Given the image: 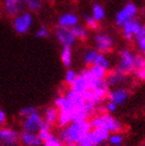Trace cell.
<instances>
[{"label": "cell", "instance_id": "cell-1", "mask_svg": "<svg viewBox=\"0 0 145 146\" xmlns=\"http://www.w3.org/2000/svg\"><path fill=\"white\" fill-rule=\"evenodd\" d=\"M92 129L89 120L81 119V120L72 121L67 127H61V131L59 132L60 140L62 143L67 146H76L79 140L83 137L85 134L90 132Z\"/></svg>", "mask_w": 145, "mask_h": 146}, {"label": "cell", "instance_id": "cell-2", "mask_svg": "<svg viewBox=\"0 0 145 146\" xmlns=\"http://www.w3.org/2000/svg\"><path fill=\"white\" fill-rule=\"evenodd\" d=\"M92 129H104L108 131L110 134L112 133H120L122 129V123L114 117L112 114L103 113V114H95L89 120Z\"/></svg>", "mask_w": 145, "mask_h": 146}, {"label": "cell", "instance_id": "cell-3", "mask_svg": "<svg viewBox=\"0 0 145 146\" xmlns=\"http://www.w3.org/2000/svg\"><path fill=\"white\" fill-rule=\"evenodd\" d=\"M67 98L70 101L72 109V121L81 120V119H87L89 117L88 111H87V105L85 98L82 94L76 92L74 90L70 89L63 93Z\"/></svg>", "mask_w": 145, "mask_h": 146}, {"label": "cell", "instance_id": "cell-4", "mask_svg": "<svg viewBox=\"0 0 145 146\" xmlns=\"http://www.w3.org/2000/svg\"><path fill=\"white\" fill-rule=\"evenodd\" d=\"M110 133L104 129H92L83 136L76 146H98L108 141Z\"/></svg>", "mask_w": 145, "mask_h": 146}, {"label": "cell", "instance_id": "cell-5", "mask_svg": "<svg viewBox=\"0 0 145 146\" xmlns=\"http://www.w3.org/2000/svg\"><path fill=\"white\" fill-rule=\"evenodd\" d=\"M135 60H136V54L133 53L131 50L128 49L120 50L118 53L116 70L126 76L131 73H135Z\"/></svg>", "mask_w": 145, "mask_h": 146}, {"label": "cell", "instance_id": "cell-6", "mask_svg": "<svg viewBox=\"0 0 145 146\" xmlns=\"http://www.w3.org/2000/svg\"><path fill=\"white\" fill-rule=\"evenodd\" d=\"M137 16H138V6L134 2H128L116 13L114 22L116 26L121 28L128 22L136 20Z\"/></svg>", "mask_w": 145, "mask_h": 146}, {"label": "cell", "instance_id": "cell-7", "mask_svg": "<svg viewBox=\"0 0 145 146\" xmlns=\"http://www.w3.org/2000/svg\"><path fill=\"white\" fill-rule=\"evenodd\" d=\"M33 25V16L29 11H22L13 20V28L18 34H26Z\"/></svg>", "mask_w": 145, "mask_h": 146}, {"label": "cell", "instance_id": "cell-8", "mask_svg": "<svg viewBox=\"0 0 145 146\" xmlns=\"http://www.w3.org/2000/svg\"><path fill=\"white\" fill-rule=\"evenodd\" d=\"M94 49L102 54H108L114 48V38L106 32H98L94 35L93 38Z\"/></svg>", "mask_w": 145, "mask_h": 146}, {"label": "cell", "instance_id": "cell-9", "mask_svg": "<svg viewBox=\"0 0 145 146\" xmlns=\"http://www.w3.org/2000/svg\"><path fill=\"white\" fill-rule=\"evenodd\" d=\"M108 91L109 87L107 86V84H104L102 86L94 88V89L87 90L86 92H84L82 96H83L86 102H89V103H92V104L98 106L107 98Z\"/></svg>", "mask_w": 145, "mask_h": 146}, {"label": "cell", "instance_id": "cell-10", "mask_svg": "<svg viewBox=\"0 0 145 146\" xmlns=\"http://www.w3.org/2000/svg\"><path fill=\"white\" fill-rule=\"evenodd\" d=\"M43 122H44V118L39 112L32 113L31 115L24 117V120L22 122V132L37 134Z\"/></svg>", "mask_w": 145, "mask_h": 146}, {"label": "cell", "instance_id": "cell-11", "mask_svg": "<svg viewBox=\"0 0 145 146\" xmlns=\"http://www.w3.org/2000/svg\"><path fill=\"white\" fill-rule=\"evenodd\" d=\"M130 98V92L128 90L124 87H121V86H118V87L111 88V89L108 91V94H107V98L108 101L114 103L117 107L121 106V105L126 104V101Z\"/></svg>", "mask_w": 145, "mask_h": 146}, {"label": "cell", "instance_id": "cell-12", "mask_svg": "<svg viewBox=\"0 0 145 146\" xmlns=\"http://www.w3.org/2000/svg\"><path fill=\"white\" fill-rule=\"evenodd\" d=\"M55 37L57 42L61 45V47H70L72 48L77 39L72 35L71 29L62 28V27H56L55 29Z\"/></svg>", "mask_w": 145, "mask_h": 146}, {"label": "cell", "instance_id": "cell-13", "mask_svg": "<svg viewBox=\"0 0 145 146\" xmlns=\"http://www.w3.org/2000/svg\"><path fill=\"white\" fill-rule=\"evenodd\" d=\"M79 22H80V18L78 15L72 11H67L59 16L57 20V26L62 28L72 29V27L79 25Z\"/></svg>", "mask_w": 145, "mask_h": 146}, {"label": "cell", "instance_id": "cell-14", "mask_svg": "<svg viewBox=\"0 0 145 146\" xmlns=\"http://www.w3.org/2000/svg\"><path fill=\"white\" fill-rule=\"evenodd\" d=\"M19 140L20 135L16 129L11 127H0V141L3 143V145H16Z\"/></svg>", "mask_w": 145, "mask_h": 146}, {"label": "cell", "instance_id": "cell-15", "mask_svg": "<svg viewBox=\"0 0 145 146\" xmlns=\"http://www.w3.org/2000/svg\"><path fill=\"white\" fill-rule=\"evenodd\" d=\"M142 25V23L138 21V20H133L130 21L126 24L121 27V31H122V36L124 37V39L126 40H132L134 39L135 35L137 34V32L139 31L140 27Z\"/></svg>", "mask_w": 145, "mask_h": 146}, {"label": "cell", "instance_id": "cell-16", "mask_svg": "<svg viewBox=\"0 0 145 146\" xmlns=\"http://www.w3.org/2000/svg\"><path fill=\"white\" fill-rule=\"evenodd\" d=\"M4 11L9 17H16L23 11L24 3L23 0H4L3 2Z\"/></svg>", "mask_w": 145, "mask_h": 146}, {"label": "cell", "instance_id": "cell-17", "mask_svg": "<svg viewBox=\"0 0 145 146\" xmlns=\"http://www.w3.org/2000/svg\"><path fill=\"white\" fill-rule=\"evenodd\" d=\"M126 81V75H123L122 73H120L119 70L116 68L111 70L110 73H107V76L105 78V82L108 87L114 88L118 87L121 84H123Z\"/></svg>", "mask_w": 145, "mask_h": 146}, {"label": "cell", "instance_id": "cell-18", "mask_svg": "<svg viewBox=\"0 0 145 146\" xmlns=\"http://www.w3.org/2000/svg\"><path fill=\"white\" fill-rule=\"evenodd\" d=\"M20 141L25 146H41L43 141L39 139V135L35 133L22 132L20 134Z\"/></svg>", "mask_w": 145, "mask_h": 146}, {"label": "cell", "instance_id": "cell-19", "mask_svg": "<svg viewBox=\"0 0 145 146\" xmlns=\"http://www.w3.org/2000/svg\"><path fill=\"white\" fill-rule=\"evenodd\" d=\"M71 89L80 93V94H83L84 92H86L88 90V80L83 73L79 74L78 78L76 79V81L71 86Z\"/></svg>", "mask_w": 145, "mask_h": 146}, {"label": "cell", "instance_id": "cell-20", "mask_svg": "<svg viewBox=\"0 0 145 146\" xmlns=\"http://www.w3.org/2000/svg\"><path fill=\"white\" fill-rule=\"evenodd\" d=\"M85 70L90 78L95 79V80H105L107 73H108V70L100 65H91V66L85 68Z\"/></svg>", "mask_w": 145, "mask_h": 146}, {"label": "cell", "instance_id": "cell-21", "mask_svg": "<svg viewBox=\"0 0 145 146\" xmlns=\"http://www.w3.org/2000/svg\"><path fill=\"white\" fill-rule=\"evenodd\" d=\"M43 118L50 125L57 123V120H58V110H57V108L55 106L48 107L44 112V117Z\"/></svg>", "mask_w": 145, "mask_h": 146}, {"label": "cell", "instance_id": "cell-22", "mask_svg": "<svg viewBox=\"0 0 145 146\" xmlns=\"http://www.w3.org/2000/svg\"><path fill=\"white\" fill-rule=\"evenodd\" d=\"M61 63L65 68H71L72 65V48L70 47H62L60 52Z\"/></svg>", "mask_w": 145, "mask_h": 146}, {"label": "cell", "instance_id": "cell-23", "mask_svg": "<svg viewBox=\"0 0 145 146\" xmlns=\"http://www.w3.org/2000/svg\"><path fill=\"white\" fill-rule=\"evenodd\" d=\"M72 35L77 40H86L89 37V30L83 25H77L71 29Z\"/></svg>", "mask_w": 145, "mask_h": 146}, {"label": "cell", "instance_id": "cell-24", "mask_svg": "<svg viewBox=\"0 0 145 146\" xmlns=\"http://www.w3.org/2000/svg\"><path fill=\"white\" fill-rule=\"evenodd\" d=\"M90 15H91L92 18H93L96 22L100 23V22H102V21H104L105 18H106V9H105V7H104L102 4H100V3H94L91 7V13H90Z\"/></svg>", "mask_w": 145, "mask_h": 146}, {"label": "cell", "instance_id": "cell-25", "mask_svg": "<svg viewBox=\"0 0 145 146\" xmlns=\"http://www.w3.org/2000/svg\"><path fill=\"white\" fill-rule=\"evenodd\" d=\"M100 52L95 50V49H89L87 50L85 53L83 54V62L84 64L86 65L87 68L88 66H91V65H94L95 62H96V58H98V55Z\"/></svg>", "mask_w": 145, "mask_h": 146}, {"label": "cell", "instance_id": "cell-26", "mask_svg": "<svg viewBox=\"0 0 145 146\" xmlns=\"http://www.w3.org/2000/svg\"><path fill=\"white\" fill-rule=\"evenodd\" d=\"M24 7L29 11V13H36L39 11L43 6L42 0H23Z\"/></svg>", "mask_w": 145, "mask_h": 146}, {"label": "cell", "instance_id": "cell-27", "mask_svg": "<svg viewBox=\"0 0 145 146\" xmlns=\"http://www.w3.org/2000/svg\"><path fill=\"white\" fill-rule=\"evenodd\" d=\"M51 127H52V125H50V124L47 123V122L44 120L42 127H41V129H39V132H37V135H39V139L42 141H45L46 139H48V138L52 135V133H51Z\"/></svg>", "mask_w": 145, "mask_h": 146}, {"label": "cell", "instance_id": "cell-28", "mask_svg": "<svg viewBox=\"0 0 145 146\" xmlns=\"http://www.w3.org/2000/svg\"><path fill=\"white\" fill-rule=\"evenodd\" d=\"M83 22L85 24V27H87L90 30H96L98 27V23L88 13H84L83 14Z\"/></svg>", "mask_w": 145, "mask_h": 146}, {"label": "cell", "instance_id": "cell-29", "mask_svg": "<svg viewBox=\"0 0 145 146\" xmlns=\"http://www.w3.org/2000/svg\"><path fill=\"white\" fill-rule=\"evenodd\" d=\"M78 75L79 74L76 72L75 70H72V68H67V72L64 74V82H65V84L69 85V86H72V83L76 81V79L78 78Z\"/></svg>", "mask_w": 145, "mask_h": 146}, {"label": "cell", "instance_id": "cell-30", "mask_svg": "<svg viewBox=\"0 0 145 146\" xmlns=\"http://www.w3.org/2000/svg\"><path fill=\"white\" fill-rule=\"evenodd\" d=\"M94 65H100V66H102V68H104L105 70H108L109 68H111V61L108 58L107 54L98 53V58H96V62H95Z\"/></svg>", "mask_w": 145, "mask_h": 146}, {"label": "cell", "instance_id": "cell-31", "mask_svg": "<svg viewBox=\"0 0 145 146\" xmlns=\"http://www.w3.org/2000/svg\"><path fill=\"white\" fill-rule=\"evenodd\" d=\"M108 142L112 146H120L123 143V137L120 133H112L108 138Z\"/></svg>", "mask_w": 145, "mask_h": 146}, {"label": "cell", "instance_id": "cell-32", "mask_svg": "<svg viewBox=\"0 0 145 146\" xmlns=\"http://www.w3.org/2000/svg\"><path fill=\"white\" fill-rule=\"evenodd\" d=\"M43 146H63V143L58 136L52 134L48 139L43 141Z\"/></svg>", "mask_w": 145, "mask_h": 146}, {"label": "cell", "instance_id": "cell-33", "mask_svg": "<svg viewBox=\"0 0 145 146\" xmlns=\"http://www.w3.org/2000/svg\"><path fill=\"white\" fill-rule=\"evenodd\" d=\"M34 112H37V110H36L35 107H33V106H27V107H24L20 110L19 114H20V116H22V117L24 118V117H27V116L31 115V114Z\"/></svg>", "mask_w": 145, "mask_h": 146}, {"label": "cell", "instance_id": "cell-34", "mask_svg": "<svg viewBox=\"0 0 145 146\" xmlns=\"http://www.w3.org/2000/svg\"><path fill=\"white\" fill-rule=\"evenodd\" d=\"M35 36L37 38H47L49 36V29L46 26H41L35 31Z\"/></svg>", "mask_w": 145, "mask_h": 146}, {"label": "cell", "instance_id": "cell-35", "mask_svg": "<svg viewBox=\"0 0 145 146\" xmlns=\"http://www.w3.org/2000/svg\"><path fill=\"white\" fill-rule=\"evenodd\" d=\"M145 68V56L143 55H136V60H135V72L138 70Z\"/></svg>", "mask_w": 145, "mask_h": 146}, {"label": "cell", "instance_id": "cell-36", "mask_svg": "<svg viewBox=\"0 0 145 146\" xmlns=\"http://www.w3.org/2000/svg\"><path fill=\"white\" fill-rule=\"evenodd\" d=\"M135 42H136L137 49L139 50L141 55L145 56V36L141 37V38L135 39Z\"/></svg>", "mask_w": 145, "mask_h": 146}, {"label": "cell", "instance_id": "cell-37", "mask_svg": "<svg viewBox=\"0 0 145 146\" xmlns=\"http://www.w3.org/2000/svg\"><path fill=\"white\" fill-rule=\"evenodd\" d=\"M104 108H105V110L107 111V113H109V114H112V113H114L117 111V106L114 104V103H112V102L108 101L106 103V105L104 106Z\"/></svg>", "mask_w": 145, "mask_h": 146}, {"label": "cell", "instance_id": "cell-38", "mask_svg": "<svg viewBox=\"0 0 145 146\" xmlns=\"http://www.w3.org/2000/svg\"><path fill=\"white\" fill-rule=\"evenodd\" d=\"M135 74H136L137 78L139 79V80H141L142 82H145V68H141V70H136Z\"/></svg>", "mask_w": 145, "mask_h": 146}, {"label": "cell", "instance_id": "cell-39", "mask_svg": "<svg viewBox=\"0 0 145 146\" xmlns=\"http://www.w3.org/2000/svg\"><path fill=\"white\" fill-rule=\"evenodd\" d=\"M145 36V25H141V27H140L139 31L137 32V34L135 35L134 39H138V38H141V37Z\"/></svg>", "mask_w": 145, "mask_h": 146}, {"label": "cell", "instance_id": "cell-40", "mask_svg": "<svg viewBox=\"0 0 145 146\" xmlns=\"http://www.w3.org/2000/svg\"><path fill=\"white\" fill-rule=\"evenodd\" d=\"M6 121V115L3 110L0 109V127H2Z\"/></svg>", "mask_w": 145, "mask_h": 146}, {"label": "cell", "instance_id": "cell-41", "mask_svg": "<svg viewBox=\"0 0 145 146\" xmlns=\"http://www.w3.org/2000/svg\"><path fill=\"white\" fill-rule=\"evenodd\" d=\"M47 1H49V2H58V1H61V0H47Z\"/></svg>", "mask_w": 145, "mask_h": 146}, {"label": "cell", "instance_id": "cell-42", "mask_svg": "<svg viewBox=\"0 0 145 146\" xmlns=\"http://www.w3.org/2000/svg\"><path fill=\"white\" fill-rule=\"evenodd\" d=\"M124 1H126V3H128V2H132V0H124Z\"/></svg>", "mask_w": 145, "mask_h": 146}, {"label": "cell", "instance_id": "cell-43", "mask_svg": "<svg viewBox=\"0 0 145 146\" xmlns=\"http://www.w3.org/2000/svg\"><path fill=\"white\" fill-rule=\"evenodd\" d=\"M0 146H6V145H0Z\"/></svg>", "mask_w": 145, "mask_h": 146}]
</instances>
